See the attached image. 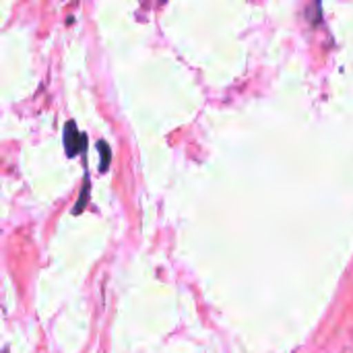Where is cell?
Masks as SVG:
<instances>
[{
	"label": "cell",
	"mask_w": 353,
	"mask_h": 353,
	"mask_svg": "<svg viewBox=\"0 0 353 353\" xmlns=\"http://www.w3.org/2000/svg\"><path fill=\"white\" fill-rule=\"evenodd\" d=\"M85 143H87V139H85V134L79 132L77 124L72 120L66 122V126H64V149H66V155L68 157L79 155V151L85 147Z\"/></svg>",
	"instance_id": "obj_1"
},
{
	"label": "cell",
	"mask_w": 353,
	"mask_h": 353,
	"mask_svg": "<svg viewBox=\"0 0 353 353\" xmlns=\"http://www.w3.org/2000/svg\"><path fill=\"white\" fill-rule=\"evenodd\" d=\"M89 190H91V184H89V178H85V184H83V190H81V194H79V203H77V207H74V215H79L85 207H87V201H89Z\"/></svg>",
	"instance_id": "obj_2"
},
{
	"label": "cell",
	"mask_w": 353,
	"mask_h": 353,
	"mask_svg": "<svg viewBox=\"0 0 353 353\" xmlns=\"http://www.w3.org/2000/svg\"><path fill=\"white\" fill-rule=\"evenodd\" d=\"M99 153H101V172H105L108 165H110V147H108L105 141L99 143Z\"/></svg>",
	"instance_id": "obj_3"
}]
</instances>
